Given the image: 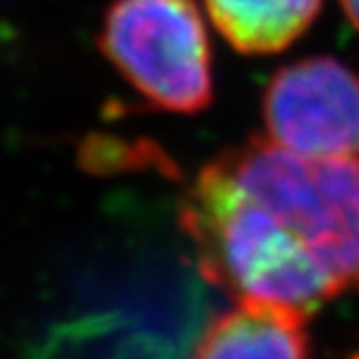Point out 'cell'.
Here are the masks:
<instances>
[{"mask_svg":"<svg viewBox=\"0 0 359 359\" xmlns=\"http://www.w3.org/2000/svg\"><path fill=\"white\" fill-rule=\"evenodd\" d=\"M180 226L208 283L311 315L359 290V154L315 159L252 138L198 170Z\"/></svg>","mask_w":359,"mask_h":359,"instance_id":"1","label":"cell"},{"mask_svg":"<svg viewBox=\"0 0 359 359\" xmlns=\"http://www.w3.org/2000/svg\"><path fill=\"white\" fill-rule=\"evenodd\" d=\"M98 49L161 110L196 114L212 103V54L196 0H112Z\"/></svg>","mask_w":359,"mask_h":359,"instance_id":"2","label":"cell"},{"mask_svg":"<svg viewBox=\"0 0 359 359\" xmlns=\"http://www.w3.org/2000/svg\"><path fill=\"white\" fill-rule=\"evenodd\" d=\"M269 140L301 156L359 154V75L329 56L280 68L264 93Z\"/></svg>","mask_w":359,"mask_h":359,"instance_id":"3","label":"cell"},{"mask_svg":"<svg viewBox=\"0 0 359 359\" xmlns=\"http://www.w3.org/2000/svg\"><path fill=\"white\" fill-rule=\"evenodd\" d=\"M306 313L238 301L208 322L189 359H311Z\"/></svg>","mask_w":359,"mask_h":359,"instance_id":"4","label":"cell"},{"mask_svg":"<svg viewBox=\"0 0 359 359\" xmlns=\"http://www.w3.org/2000/svg\"><path fill=\"white\" fill-rule=\"evenodd\" d=\"M215 28L243 54H276L301 38L322 0H203Z\"/></svg>","mask_w":359,"mask_h":359,"instance_id":"5","label":"cell"},{"mask_svg":"<svg viewBox=\"0 0 359 359\" xmlns=\"http://www.w3.org/2000/svg\"><path fill=\"white\" fill-rule=\"evenodd\" d=\"M341 7L346 12V17L350 19V24L359 31V0H341Z\"/></svg>","mask_w":359,"mask_h":359,"instance_id":"6","label":"cell"},{"mask_svg":"<svg viewBox=\"0 0 359 359\" xmlns=\"http://www.w3.org/2000/svg\"><path fill=\"white\" fill-rule=\"evenodd\" d=\"M350 359H359V353H355L353 357H350Z\"/></svg>","mask_w":359,"mask_h":359,"instance_id":"7","label":"cell"}]
</instances>
